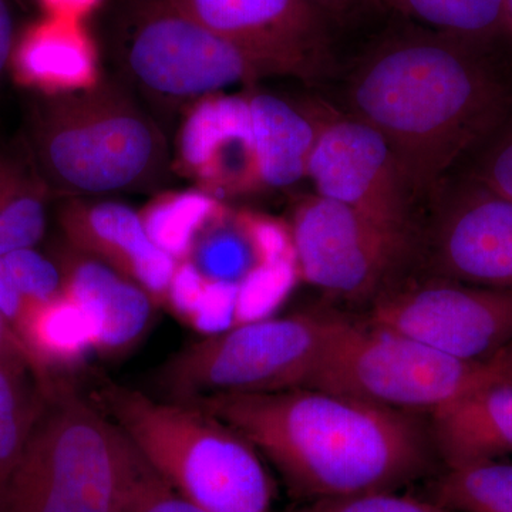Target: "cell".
Masks as SVG:
<instances>
[{"instance_id":"6da1fadb","label":"cell","mask_w":512,"mask_h":512,"mask_svg":"<svg viewBox=\"0 0 512 512\" xmlns=\"http://www.w3.org/2000/svg\"><path fill=\"white\" fill-rule=\"evenodd\" d=\"M346 103L386 138L421 204L510 116L512 73L498 43L412 23L357 60Z\"/></svg>"},{"instance_id":"7a4b0ae2","label":"cell","mask_w":512,"mask_h":512,"mask_svg":"<svg viewBox=\"0 0 512 512\" xmlns=\"http://www.w3.org/2000/svg\"><path fill=\"white\" fill-rule=\"evenodd\" d=\"M180 402L242 434L303 503L399 491L426 477L437 456L417 414L312 387Z\"/></svg>"},{"instance_id":"3957f363","label":"cell","mask_w":512,"mask_h":512,"mask_svg":"<svg viewBox=\"0 0 512 512\" xmlns=\"http://www.w3.org/2000/svg\"><path fill=\"white\" fill-rule=\"evenodd\" d=\"M28 143L40 183L69 200L146 190L170 164L156 121L110 83L37 101Z\"/></svg>"},{"instance_id":"277c9868","label":"cell","mask_w":512,"mask_h":512,"mask_svg":"<svg viewBox=\"0 0 512 512\" xmlns=\"http://www.w3.org/2000/svg\"><path fill=\"white\" fill-rule=\"evenodd\" d=\"M96 396L148 466L191 503L210 512H275L261 454L214 414L113 382Z\"/></svg>"},{"instance_id":"5b68a950","label":"cell","mask_w":512,"mask_h":512,"mask_svg":"<svg viewBox=\"0 0 512 512\" xmlns=\"http://www.w3.org/2000/svg\"><path fill=\"white\" fill-rule=\"evenodd\" d=\"M134 447L99 404L60 380L13 471L0 512H123Z\"/></svg>"},{"instance_id":"8992f818","label":"cell","mask_w":512,"mask_h":512,"mask_svg":"<svg viewBox=\"0 0 512 512\" xmlns=\"http://www.w3.org/2000/svg\"><path fill=\"white\" fill-rule=\"evenodd\" d=\"M495 383L488 360L470 362L394 330L343 318L305 387L406 413H434Z\"/></svg>"},{"instance_id":"52a82bcc","label":"cell","mask_w":512,"mask_h":512,"mask_svg":"<svg viewBox=\"0 0 512 512\" xmlns=\"http://www.w3.org/2000/svg\"><path fill=\"white\" fill-rule=\"evenodd\" d=\"M343 318L308 311L237 323L171 356L158 370L157 384L173 400L305 387Z\"/></svg>"},{"instance_id":"ba28073f","label":"cell","mask_w":512,"mask_h":512,"mask_svg":"<svg viewBox=\"0 0 512 512\" xmlns=\"http://www.w3.org/2000/svg\"><path fill=\"white\" fill-rule=\"evenodd\" d=\"M117 59L137 87L167 104H194L269 77L175 0H131L117 33Z\"/></svg>"},{"instance_id":"9c48e42d","label":"cell","mask_w":512,"mask_h":512,"mask_svg":"<svg viewBox=\"0 0 512 512\" xmlns=\"http://www.w3.org/2000/svg\"><path fill=\"white\" fill-rule=\"evenodd\" d=\"M288 229L296 275L343 301L372 303L399 282L417 252V232L387 227L318 194L296 204Z\"/></svg>"},{"instance_id":"30bf717a","label":"cell","mask_w":512,"mask_h":512,"mask_svg":"<svg viewBox=\"0 0 512 512\" xmlns=\"http://www.w3.org/2000/svg\"><path fill=\"white\" fill-rule=\"evenodd\" d=\"M367 322L470 362L512 342V291L450 279L397 282L372 302Z\"/></svg>"},{"instance_id":"8fae6325","label":"cell","mask_w":512,"mask_h":512,"mask_svg":"<svg viewBox=\"0 0 512 512\" xmlns=\"http://www.w3.org/2000/svg\"><path fill=\"white\" fill-rule=\"evenodd\" d=\"M417 241L430 276L512 291V200L470 178L448 177L430 198Z\"/></svg>"},{"instance_id":"7c38bea8","label":"cell","mask_w":512,"mask_h":512,"mask_svg":"<svg viewBox=\"0 0 512 512\" xmlns=\"http://www.w3.org/2000/svg\"><path fill=\"white\" fill-rule=\"evenodd\" d=\"M306 178L320 197L387 227L416 232L419 201L402 163L376 128L352 114L323 116Z\"/></svg>"},{"instance_id":"4fadbf2b","label":"cell","mask_w":512,"mask_h":512,"mask_svg":"<svg viewBox=\"0 0 512 512\" xmlns=\"http://www.w3.org/2000/svg\"><path fill=\"white\" fill-rule=\"evenodd\" d=\"M269 77L315 82L335 67L332 20L313 0H175Z\"/></svg>"},{"instance_id":"5bb4252c","label":"cell","mask_w":512,"mask_h":512,"mask_svg":"<svg viewBox=\"0 0 512 512\" xmlns=\"http://www.w3.org/2000/svg\"><path fill=\"white\" fill-rule=\"evenodd\" d=\"M177 163L201 191L220 201L264 191L249 94H212L192 104L178 136Z\"/></svg>"},{"instance_id":"9a60e30c","label":"cell","mask_w":512,"mask_h":512,"mask_svg":"<svg viewBox=\"0 0 512 512\" xmlns=\"http://www.w3.org/2000/svg\"><path fill=\"white\" fill-rule=\"evenodd\" d=\"M59 222L67 245L109 265L164 305L178 262L151 241L133 208L72 198L60 208Z\"/></svg>"},{"instance_id":"2e32d148","label":"cell","mask_w":512,"mask_h":512,"mask_svg":"<svg viewBox=\"0 0 512 512\" xmlns=\"http://www.w3.org/2000/svg\"><path fill=\"white\" fill-rule=\"evenodd\" d=\"M56 264L63 295L77 303L92 322L94 350L113 357L136 346L157 306L150 295L109 265L70 245L60 249Z\"/></svg>"},{"instance_id":"e0dca14e","label":"cell","mask_w":512,"mask_h":512,"mask_svg":"<svg viewBox=\"0 0 512 512\" xmlns=\"http://www.w3.org/2000/svg\"><path fill=\"white\" fill-rule=\"evenodd\" d=\"M16 79L45 96L84 92L100 83L99 59L80 20L49 18L18 37L10 63Z\"/></svg>"},{"instance_id":"ac0fdd59","label":"cell","mask_w":512,"mask_h":512,"mask_svg":"<svg viewBox=\"0 0 512 512\" xmlns=\"http://www.w3.org/2000/svg\"><path fill=\"white\" fill-rule=\"evenodd\" d=\"M437 456L446 468L512 454V386L491 384L430 414Z\"/></svg>"},{"instance_id":"d6986e66","label":"cell","mask_w":512,"mask_h":512,"mask_svg":"<svg viewBox=\"0 0 512 512\" xmlns=\"http://www.w3.org/2000/svg\"><path fill=\"white\" fill-rule=\"evenodd\" d=\"M13 330L46 392L62 380L59 373L79 366L94 350L89 316L63 293L50 301L29 305Z\"/></svg>"},{"instance_id":"ffe728a7","label":"cell","mask_w":512,"mask_h":512,"mask_svg":"<svg viewBox=\"0 0 512 512\" xmlns=\"http://www.w3.org/2000/svg\"><path fill=\"white\" fill-rule=\"evenodd\" d=\"M188 259L207 281L238 286L271 264L255 231V214L222 207L201 229Z\"/></svg>"},{"instance_id":"44dd1931","label":"cell","mask_w":512,"mask_h":512,"mask_svg":"<svg viewBox=\"0 0 512 512\" xmlns=\"http://www.w3.org/2000/svg\"><path fill=\"white\" fill-rule=\"evenodd\" d=\"M28 366L0 362V501L47 403Z\"/></svg>"},{"instance_id":"7402d4cb","label":"cell","mask_w":512,"mask_h":512,"mask_svg":"<svg viewBox=\"0 0 512 512\" xmlns=\"http://www.w3.org/2000/svg\"><path fill=\"white\" fill-rule=\"evenodd\" d=\"M414 25L487 43L511 39L504 0H382Z\"/></svg>"},{"instance_id":"603a6c76","label":"cell","mask_w":512,"mask_h":512,"mask_svg":"<svg viewBox=\"0 0 512 512\" xmlns=\"http://www.w3.org/2000/svg\"><path fill=\"white\" fill-rule=\"evenodd\" d=\"M424 498L454 512H512V463L446 468L427 485Z\"/></svg>"},{"instance_id":"cb8c5ba5","label":"cell","mask_w":512,"mask_h":512,"mask_svg":"<svg viewBox=\"0 0 512 512\" xmlns=\"http://www.w3.org/2000/svg\"><path fill=\"white\" fill-rule=\"evenodd\" d=\"M222 207L224 202L201 190L170 192L150 202L140 217L151 241L180 262L188 259L195 238Z\"/></svg>"},{"instance_id":"d4e9b609","label":"cell","mask_w":512,"mask_h":512,"mask_svg":"<svg viewBox=\"0 0 512 512\" xmlns=\"http://www.w3.org/2000/svg\"><path fill=\"white\" fill-rule=\"evenodd\" d=\"M47 195L39 178L23 171L0 198V258L39 244L46 231Z\"/></svg>"},{"instance_id":"484cf974","label":"cell","mask_w":512,"mask_h":512,"mask_svg":"<svg viewBox=\"0 0 512 512\" xmlns=\"http://www.w3.org/2000/svg\"><path fill=\"white\" fill-rule=\"evenodd\" d=\"M464 161L463 177L512 200V113Z\"/></svg>"},{"instance_id":"4316f807","label":"cell","mask_w":512,"mask_h":512,"mask_svg":"<svg viewBox=\"0 0 512 512\" xmlns=\"http://www.w3.org/2000/svg\"><path fill=\"white\" fill-rule=\"evenodd\" d=\"M134 447V446H133ZM123 512H210L191 503L158 476L134 448Z\"/></svg>"},{"instance_id":"83f0119b","label":"cell","mask_w":512,"mask_h":512,"mask_svg":"<svg viewBox=\"0 0 512 512\" xmlns=\"http://www.w3.org/2000/svg\"><path fill=\"white\" fill-rule=\"evenodd\" d=\"M2 258L28 306L62 295L59 266L35 248L20 249Z\"/></svg>"},{"instance_id":"f1b7e54d","label":"cell","mask_w":512,"mask_h":512,"mask_svg":"<svg viewBox=\"0 0 512 512\" xmlns=\"http://www.w3.org/2000/svg\"><path fill=\"white\" fill-rule=\"evenodd\" d=\"M279 512H454L443 505L427 500L399 494V491H380L350 495V497L328 498L309 501L298 507Z\"/></svg>"},{"instance_id":"f546056e","label":"cell","mask_w":512,"mask_h":512,"mask_svg":"<svg viewBox=\"0 0 512 512\" xmlns=\"http://www.w3.org/2000/svg\"><path fill=\"white\" fill-rule=\"evenodd\" d=\"M207 284V279L195 268L190 259H184L178 262L175 268L164 305H167L178 318L188 322Z\"/></svg>"},{"instance_id":"4dcf8cb0","label":"cell","mask_w":512,"mask_h":512,"mask_svg":"<svg viewBox=\"0 0 512 512\" xmlns=\"http://www.w3.org/2000/svg\"><path fill=\"white\" fill-rule=\"evenodd\" d=\"M333 25H350L384 8L382 0H313Z\"/></svg>"},{"instance_id":"1f68e13d","label":"cell","mask_w":512,"mask_h":512,"mask_svg":"<svg viewBox=\"0 0 512 512\" xmlns=\"http://www.w3.org/2000/svg\"><path fill=\"white\" fill-rule=\"evenodd\" d=\"M26 308H28V302L13 281L5 259L0 258V313L5 316L13 329Z\"/></svg>"},{"instance_id":"d6a6232c","label":"cell","mask_w":512,"mask_h":512,"mask_svg":"<svg viewBox=\"0 0 512 512\" xmlns=\"http://www.w3.org/2000/svg\"><path fill=\"white\" fill-rule=\"evenodd\" d=\"M0 362L28 366L35 372V367H33L28 352L23 348L18 335L2 313H0Z\"/></svg>"},{"instance_id":"836d02e7","label":"cell","mask_w":512,"mask_h":512,"mask_svg":"<svg viewBox=\"0 0 512 512\" xmlns=\"http://www.w3.org/2000/svg\"><path fill=\"white\" fill-rule=\"evenodd\" d=\"M16 42L18 37H16L12 9L8 0H0V79L12 63Z\"/></svg>"},{"instance_id":"e575fe53","label":"cell","mask_w":512,"mask_h":512,"mask_svg":"<svg viewBox=\"0 0 512 512\" xmlns=\"http://www.w3.org/2000/svg\"><path fill=\"white\" fill-rule=\"evenodd\" d=\"M49 16L56 18L80 20L93 12L101 0H40Z\"/></svg>"},{"instance_id":"d590c367","label":"cell","mask_w":512,"mask_h":512,"mask_svg":"<svg viewBox=\"0 0 512 512\" xmlns=\"http://www.w3.org/2000/svg\"><path fill=\"white\" fill-rule=\"evenodd\" d=\"M494 373L495 383L512 386V342L488 360Z\"/></svg>"},{"instance_id":"8d00e7d4","label":"cell","mask_w":512,"mask_h":512,"mask_svg":"<svg viewBox=\"0 0 512 512\" xmlns=\"http://www.w3.org/2000/svg\"><path fill=\"white\" fill-rule=\"evenodd\" d=\"M23 174L18 164L10 161L9 158L0 156V198L10 190L13 184Z\"/></svg>"},{"instance_id":"74e56055","label":"cell","mask_w":512,"mask_h":512,"mask_svg":"<svg viewBox=\"0 0 512 512\" xmlns=\"http://www.w3.org/2000/svg\"><path fill=\"white\" fill-rule=\"evenodd\" d=\"M505 22H507L508 33L512 39V0H504Z\"/></svg>"}]
</instances>
